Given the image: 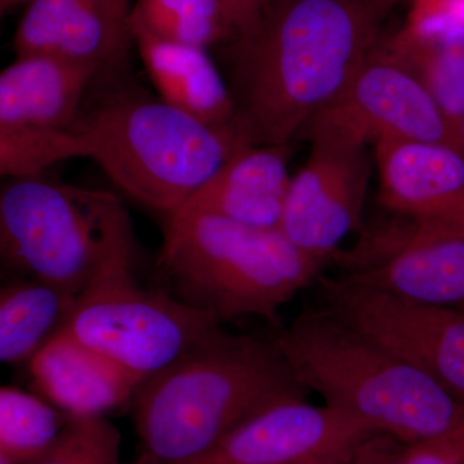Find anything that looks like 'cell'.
Wrapping results in <instances>:
<instances>
[{"instance_id": "cell-1", "label": "cell", "mask_w": 464, "mask_h": 464, "mask_svg": "<svg viewBox=\"0 0 464 464\" xmlns=\"http://www.w3.org/2000/svg\"><path fill=\"white\" fill-rule=\"evenodd\" d=\"M393 0H270L231 45L237 118L255 145H288L347 87Z\"/></svg>"}, {"instance_id": "cell-2", "label": "cell", "mask_w": 464, "mask_h": 464, "mask_svg": "<svg viewBox=\"0 0 464 464\" xmlns=\"http://www.w3.org/2000/svg\"><path fill=\"white\" fill-rule=\"evenodd\" d=\"M273 338L224 328L140 384L133 464H179L279 402L306 398Z\"/></svg>"}, {"instance_id": "cell-3", "label": "cell", "mask_w": 464, "mask_h": 464, "mask_svg": "<svg viewBox=\"0 0 464 464\" xmlns=\"http://www.w3.org/2000/svg\"><path fill=\"white\" fill-rule=\"evenodd\" d=\"M271 338L304 389L400 444L464 430L462 400L325 308L304 311Z\"/></svg>"}, {"instance_id": "cell-4", "label": "cell", "mask_w": 464, "mask_h": 464, "mask_svg": "<svg viewBox=\"0 0 464 464\" xmlns=\"http://www.w3.org/2000/svg\"><path fill=\"white\" fill-rule=\"evenodd\" d=\"M72 133L90 146L110 181L141 206L176 212L232 154L255 145L243 125L213 127L136 85L88 103Z\"/></svg>"}, {"instance_id": "cell-5", "label": "cell", "mask_w": 464, "mask_h": 464, "mask_svg": "<svg viewBox=\"0 0 464 464\" xmlns=\"http://www.w3.org/2000/svg\"><path fill=\"white\" fill-rule=\"evenodd\" d=\"M158 271L174 298L225 323L277 314L319 279L325 262L311 257L279 228L248 227L204 213L166 216Z\"/></svg>"}, {"instance_id": "cell-6", "label": "cell", "mask_w": 464, "mask_h": 464, "mask_svg": "<svg viewBox=\"0 0 464 464\" xmlns=\"http://www.w3.org/2000/svg\"><path fill=\"white\" fill-rule=\"evenodd\" d=\"M134 257L127 210L109 191L47 172L0 179V268L72 299Z\"/></svg>"}, {"instance_id": "cell-7", "label": "cell", "mask_w": 464, "mask_h": 464, "mask_svg": "<svg viewBox=\"0 0 464 464\" xmlns=\"http://www.w3.org/2000/svg\"><path fill=\"white\" fill-rule=\"evenodd\" d=\"M221 328L215 317L167 290L141 285L130 257L76 297L56 332L109 357L142 383Z\"/></svg>"}, {"instance_id": "cell-8", "label": "cell", "mask_w": 464, "mask_h": 464, "mask_svg": "<svg viewBox=\"0 0 464 464\" xmlns=\"http://www.w3.org/2000/svg\"><path fill=\"white\" fill-rule=\"evenodd\" d=\"M325 310L422 369L464 401V308L411 304L351 282L319 279Z\"/></svg>"}, {"instance_id": "cell-9", "label": "cell", "mask_w": 464, "mask_h": 464, "mask_svg": "<svg viewBox=\"0 0 464 464\" xmlns=\"http://www.w3.org/2000/svg\"><path fill=\"white\" fill-rule=\"evenodd\" d=\"M304 132L366 146L384 139L460 146L431 93L389 52H371L340 96L317 112ZM463 149V148H462Z\"/></svg>"}, {"instance_id": "cell-10", "label": "cell", "mask_w": 464, "mask_h": 464, "mask_svg": "<svg viewBox=\"0 0 464 464\" xmlns=\"http://www.w3.org/2000/svg\"><path fill=\"white\" fill-rule=\"evenodd\" d=\"M308 139L311 155L290 179L279 230L302 252L326 262L360 224L371 163L364 145L328 134Z\"/></svg>"}, {"instance_id": "cell-11", "label": "cell", "mask_w": 464, "mask_h": 464, "mask_svg": "<svg viewBox=\"0 0 464 464\" xmlns=\"http://www.w3.org/2000/svg\"><path fill=\"white\" fill-rule=\"evenodd\" d=\"M378 435L371 424L332 406L288 400L255 415L200 456L179 464H348Z\"/></svg>"}, {"instance_id": "cell-12", "label": "cell", "mask_w": 464, "mask_h": 464, "mask_svg": "<svg viewBox=\"0 0 464 464\" xmlns=\"http://www.w3.org/2000/svg\"><path fill=\"white\" fill-rule=\"evenodd\" d=\"M344 277L411 304L464 308V213L415 219L389 257Z\"/></svg>"}, {"instance_id": "cell-13", "label": "cell", "mask_w": 464, "mask_h": 464, "mask_svg": "<svg viewBox=\"0 0 464 464\" xmlns=\"http://www.w3.org/2000/svg\"><path fill=\"white\" fill-rule=\"evenodd\" d=\"M123 0H29L14 38L16 56L52 54L116 72L132 41Z\"/></svg>"}, {"instance_id": "cell-14", "label": "cell", "mask_w": 464, "mask_h": 464, "mask_svg": "<svg viewBox=\"0 0 464 464\" xmlns=\"http://www.w3.org/2000/svg\"><path fill=\"white\" fill-rule=\"evenodd\" d=\"M101 72L52 54H25L0 70V127L72 133Z\"/></svg>"}, {"instance_id": "cell-15", "label": "cell", "mask_w": 464, "mask_h": 464, "mask_svg": "<svg viewBox=\"0 0 464 464\" xmlns=\"http://www.w3.org/2000/svg\"><path fill=\"white\" fill-rule=\"evenodd\" d=\"M43 399L66 417H100L132 404L141 382L81 342L54 332L29 359Z\"/></svg>"}, {"instance_id": "cell-16", "label": "cell", "mask_w": 464, "mask_h": 464, "mask_svg": "<svg viewBox=\"0 0 464 464\" xmlns=\"http://www.w3.org/2000/svg\"><path fill=\"white\" fill-rule=\"evenodd\" d=\"M288 155V145L237 150L176 212L218 216L262 230L279 228L292 179Z\"/></svg>"}, {"instance_id": "cell-17", "label": "cell", "mask_w": 464, "mask_h": 464, "mask_svg": "<svg viewBox=\"0 0 464 464\" xmlns=\"http://www.w3.org/2000/svg\"><path fill=\"white\" fill-rule=\"evenodd\" d=\"M380 200L414 219L464 203V150L451 143L384 139L375 142Z\"/></svg>"}, {"instance_id": "cell-18", "label": "cell", "mask_w": 464, "mask_h": 464, "mask_svg": "<svg viewBox=\"0 0 464 464\" xmlns=\"http://www.w3.org/2000/svg\"><path fill=\"white\" fill-rule=\"evenodd\" d=\"M155 93L213 127L241 125L230 87L206 48L132 36Z\"/></svg>"}, {"instance_id": "cell-19", "label": "cell", "mask_w": 464, "mask_h": 464, "mask_svg": "<svg viewBox=\"0 0 464 464\" xmlns=\"http://www.w3.org/2000/svg\"><path fill=\"white\" fill-rule=\"evenodd\" d=\"M74 299L35 280L0 282V364L29 362L57 331Z\"/></svg>"}, {"instance_id": "cell-20", "label": "cell", "mask_w": 464, "mask_h": 464, "mask_svg": "<svg viewBox=\"0 0 464 464\" xmlns=\"http://www.w3.org/2000/svg\"><path fill=\"white\" fill-rule=\"evenodd\" d=\"M384 51L422 82L459 137L464 116V30L427 42L399 33Z\"/></svg>"}, {"instance_id": "cell-21", "label": "cell", "mask_w": 464, "mask_h": 464, "mask_svg": "<svg viewBox=\"0 0 464 464\" xmlns=\"http://www.w3.org/2000/svg\"><path fill=\"white\" fill-rule=\"evenodd\" d=\"M130 38L143 35L207 48L232 38L219 0H136L128 16Z\"/></svg>"}, {"instance_id": "cell-22", "label": "cell", "mask_w": 464, "mask_h": 464, "mask_svg": "<svg viewBox=\"0 0 464 464\" xmlns=\"http://www.w3.org/2000/svg\"><path fill=\"white\" fill-rule=\"evenodd\" d=\"M66 415L47 400L14 387H0V453L27 464L56 439Z\"/></svg>"}, {"instance_id": "cell-23", "label": "cell", "mask_w": 464, "mask_h": 464, "mask_svg": "<svg viewBox=\"0 0 464 464\" xmlns=\"http://www.w3.org/2000/svg\"><path fill=\"white\" fill-rule=\"evenodd\" d=\"M90 157V146L74 133L27 132L0 127V179L47 172L70 159Z\"/></svg>"}, {"instance_id": "cell-24", "label": "cell", "mask_w": 464, "mask_h": 464, "mask_svg": "<svg viewBox=\"0 0 464 464\" xmlns=\"http://www.w3.org/2000/svg\"><path fill=\"white\" fill-rule=\"evenodd\" d=\"M121 436L108 418L66 417L50 447L27 464H121Z\"/></svg>"}, {"instance_id": "cell-25", "label": "cell", "mask_w": 464, "mask_h": 464, "mask_svg": "<svg viewBox=\"0 0 464 464\" xmlns=\"http://www.w3.org/2000/svg\"><path fill=\"white\" fill-rule=\"evenodd\" d=\"M360 459L362 464H464V430L411 445L378 435L362 448Z\"/></svg>"}, {"instance_id": "cell-26", "label": "cell", "mask_w": 464, "mask_h": 464, "mask_svg": "<svg viewBox=\"0 0 464 464\" xmlns=\"http://www.w3.org/2000/svg\"><path fill=\"white\" fill-rule=\"evenodd\" d=\"M464 30V0H414L401 34L415 41H436Z\"/></svg>"}, {"instance_id": "cell-27", "label": "cell", "mask_w": 464, "mask_h": 464, "mask_svg": "<svg viewBox=\"0 0 464 464\" xmlns=\"http://www.w3.org/2000/svg\"><path fill=\"white\" fill-rule=\"evenodd\" d=\"M226 20L232 32V38L248 33L264 14L270 0H219Z\"/></svg>"}, {"instance_id": "cell-28", "label": "cell", "mask_w": 464, "mask_h": 464, "mask_svg": "<svg viewBox=\"0 0 464 464\" xmlns=\"http://www.w3.org/2000/svg\"><path fill=\"white\" fill-rule=\"evenodd\" d=\"M29 0H0V18L5 17L9 12L20 5H26Z\"/></svg>"}, {"instance_id": "cell-29", "label": "cell", "mask_w": 464, "mask_h": 464, "mask_svg": "<svg viewBox=\"0 0 464 464\" xmlns=\"http://www.w3.org/2000/svg\"><path fill=\"white\" fill-rule=\"evenodd\" d=\"M362 450V449H360ZM360 450L359 453L356 454L355 458H353V460H351L348 464H362V459H360ZM297 464H329V463H323V462H304V463H297Z\"/></svg>"}, {"instance_id": "cell-30", "label": "cell", "mask_w": 464, "mask_h": 464, "mask_svg": "<svg viewBox=\"0 0 464 464\" xmlns=\"http://www.w3.org/2000/svg\"><path fill=\"white\" fill-rule=\"evenodd\" d=\"M459 139H460V145H462V148L464 150V116H463L462 121H460Z\"/></svg>"}, {"instance_id": "cell-31", "label": "cell", "mask_w": 464, "mask_h": 464, "mask_svg": "<svg viewBox=\"0 0 464 464\" xmlns=\"http://www.w3.org/2000/svg\"><path fill=\"white\" fill-rule=\"evenodd\" d=\"M0 464H14V463L9 462L7 458H5V456H3L2 453H0Z\"/></svg>"}, {"instance_id": "cell-32", "label": "cell", "mask_w": 464, "mask_h": 464, "mask_svg": "<svg viewBox=\"0 0 464 464\" xmlns=\"http://www.w3.org/2000/svg\"><path fill=\"white\" fill-rule=\"evenodd\" d=\"M453 210H459V212L464 213V203L460 204L459 207H457L456 209H453ZM450 212H451V210H450Z\"/></svg>"}, {"instance_id": "cell-33", "label": "cell", "mask_w": 464, "mask_h": 464, "mask_svg": "<svg viewBox=\"0 0 464 464\" xmlns=\"http://www.w3.org/2000/svg\"><path fill=\"white\" fill-rule=\"evenodd\" d=\"M123 2L125 3V5H132V0H123Z\"/></svg>"}, {"instance_id": "cell-34", "label": "cell", "mask_w": 464, "mask_h": 464, "mask_svg": "<svg viewBox=\"0 0 464 464\" xmlns=\"http://www.w3.org/2000/svg\"><path fill=\"white\" fill-rule=\"evenodd\" d=\"M3 279H0V282H2Z\"/></svg>"}]
</instances>
